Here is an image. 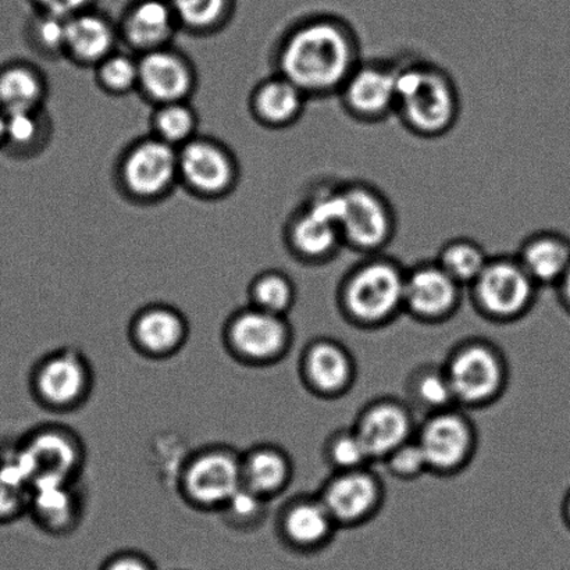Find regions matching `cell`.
Segmentation results:
<instances>
[{"instance_id": "obj_1", "label": "cell", "mask_w": 570, "mask_h": 570, "mask_svg": "<svg viewBox=\"0 0 570 570\" xmlns=\"http://www.w3.org/2000/svg\"><path fill=\"white\" fill-rule=\"evenodd\" d=\"M361 60L356 31L334 14L296 21L283 33L273 53L275 72L288 78L309 99L337 97Z\"/></svg>"}, {"instance_id": "obj_2", "label": "cell", "mask_w": 570, "mask_h": 570, "mask_svg": "<svg viewBox=\"0 0 570 570\" xmlns=\"http://www.w3.org/2000/svg\"><path fill=\"white\" fill-rule=\"evenodd\" d=\"M461 94L454 78L433 61H396L395 116L413 136L435 139L454 130Z\"/></svg>"}, {"instance_id": "obj_3", "label": "cell", "mask_w": 570, "mask_h": 570, "mask_svg": "<svg viewBox=\"0 0 570 570\" xmlns=\"http://www.w3.org/2000/svg\"><path fill=\"white\" fill-rule=\"evenodd\" d=\"M406 267L383 254L365 256L337 287L335 305L350 326L377 332L404 315Z\"/></svg>"}, {"instance_id": "obj_4", "label": "cell", "mask_w": 570, "mask_h": 570, "mask_svg": "<svg viewBox=\"0 0 570 570\" xmlns=\"http://www.w3.org/2000/svg\"><path fill=\"white\" fill-rule=\"evenodd\" d=\"M443 366L456 405L468 412L495 405L510 387V362L489 338L461 340L449 351Z\"/></svg>"}, {"instance_id": "obj_5", "label": "cell", "mask_w": 570, "mask_h": 570, "mask_svg": "<svg viewBox=\"0 0 570 570\" xmlns=\"http://www.w3.org/2000/svg\"><path fill=\"white\" fill-rule=\"evenodd\" d=\"M32 488L77 483L87 463L86 443L75 429L42 423L22 435L10 450Z\"/></svg>"}, {"instance_id": "obj_6", "label": "cell", "mask_w": 570, "mask_h": 570, "mask_svg": "<svg viewBox=\"0 0 570 570\" xmlns=\"http://www.w3.org/2000/svg\"><path fill=\"white\" fill-rule=\"evenodd\" d=\"M176 490L189 508L219 513L243 488L242 451L227 444H208L189 452L176 473Z\"/></svg>"}, {"instance_id": "obj_7", "label": "cell", "mask_w": 570, "mask_h": 570, "mask_svg": "<svg viewBox=\"0 0 570 570\" xmlns=\"http://www.w3.org/2000/svg\"><path fill=\"white\" fill-rule=\"evenodd\" d=\"M121 197L138 206H155L170 198L178 183V150L148 134L128 144L115 165Z\"/></svg>"}, {"instance_id": "obj_8", "label": "cell", "mask_w": 570, "mask_h": 570, "mask_svg": "<svg viewBox=\"0 0 570 570\" xmlns=\"http://www.w3.org/2000/svg\"><path fill=\"white\" fill-rule=\"evenodd\" d=\"M468 289L480 317L494 324H512L533 311L540 287L515 255H497L491 256Z\"/></svg>"}, {"instance_id": "obj_9", "label": "cell", "mask_w": 570, "mask_h": 570, "mask_svg": "<svg viewBox=\"0 0 570 570\" xmlns=\"http://www.w3.org/2000/svg\"><path fill=\"white\" fill-rule=\"evenodd\" d=\"M340 233L344 248L363 256L383 254L396 234L391 200L373 184L340 183Z\"/></svg>"}, {"instance_id": "obj_10", "label": "cell", "mask_w": 570, "mask_h": 570, "mask_svg": "<svg viewBox=\"0 0 570 570\" xmlns=\"http://www.w3.org/2000/svg\"><path fill=\"white\" fill-rule=\"evenodd\" d=\"M94 385L91 362L75 346H61L39 357L28 376L33 401L53 413L81 410L91 399Z\"/></svg>"}, {"instance_id": "obj_11", "label": "cell", "mask_w": 570, "mask_h": 570, "mask_svg": "<svg viewBox=\"0 0 570 570\" xmlns=\"http://www.w3.org/2000/svg\"><path fill=\"white\" fill-rule=\"evenodd\" d=\"M223 346L234 361L249 367H269L287 357L294 327L287 316L247 305L234 311L222 330Z\"/></svg>"}, {"instance_id": "obj_12", "label": "cell", "mask_w": 570, "mask_h": 570, "mask_svg": "<svg viewBox=\"0 0 570 570\" xmlns=\"http://www.w3.org/2000/svg\"><path fill=\"white\" fill-rule=\"evenodd\" d=\"M415 439L426 458L429 474L435 478L460 476L478 454L476 423L460 406L424 416Z\"/></svg>"}, {"instance_id": "obj_13", "label": "cell", "mask_w": 570, "mask_h": 570, "mask_svg": "<svg viewBox=\"0 0 570 570\" xmlns=\"http://www.w3.org/2000/svg\"><path fill=\"white\" fill-rule=\"evenodd\" d=\"M239 180L238 158L222 139L199 134L178 149V183L194 198L206 203L226 199Z\"/></svg>"}, {"instance_id": "obj_14", "label": "cell", "mask_w": 570, "mask_h": 570, "mask_svg": "<svg viewBox=\"0 0 570 570\" xmlns=\"http://www.w3.org/2000/svg\"><path fill=\"white\" fill-rule=\"evenodd\" d=\"M316 494L340 530L357 529L382 512L385 484L372 466H366L330 473Z\"/></svg>"}, {"instance_id": "obj_15", "label": "cell", "mask_w": 570, "mask_h": 570, "mask_svg": "<svg viewBox=\"0 0 570 570\" xmlns=\"http://www.w3.org/2000/svg\"><path fill=\"white\" fill-rule=\"evenodd\" d=\"M357 362L343 341L333 337L312 338L302 350L298 376L307 393L323 401H337L348 395L357 380Z\"/></svg>"}, {"instance_id": "obj_16", "label": "cell", "mask_w": 570, "mask_h": 570, "mask_svg": "<svg viewBox=\"0 0 570 570\" xmlns=\"http://www.w3.org/2000/svg\"><path fill=\"white\" fill-rule=\"evenodd\" d=\"M283 239L289 255L307 266L327 265L344 248L337 217L307 195L285 222Z\"/></svg>"}, {"instance_id": "obj_17", "label": "cell", "mask_w": 570, "mask_h": 570, "mask_svg": "<svg viewBox=\"0 0 570 570\" xmlns=\"http://www.w3.org/2000/svg\"><path fill=\"white\" fill-rule=\"evenodd\" d=\"M346 115L361 122L395 116L396 61L361 60L337 94Z\"/></svg>"}, {"instance_id": "obj_18", "label": "cell", "mask_w": 570, "mask_h": 570, "mask_svg": "<svg viewBox=\"0 0 570 570\" xmlns=\"http://www.w3.org/2000/svg\"><path fill=\"white\" fill-rule=\"evenodd\" d=\"M463 288L435 261L406 269L404 315L424 326H440L460 311Z\"/></svg>"}, {"instance_id": "obj_19", "label": "cell", "mask_w": 570, "mask_h": 570, "mask_svg": "<svg viewBox=\"0 0 570 570\" xmlns=\"http://www.w3.org/2000/svg\"><path fill=\"white\" fill-rule=\"evenodd\" d=\"M417 426L412 406L393 395L367 401L352 423L373 463H382L391 452L415 439Z\"/></svg>"}, {"instance_id": "obj_20", "label": "cell", "mask_w": 570, "mask_h": 570, "mask_svg": "<svg viewBox=\"0 0 570 570\" xmlns=\"http://www.w3.org/2000/svg\"><path fill=\"white\" fill-rule=\"evenodd\" d=\"M137 94L150 106L191 100L198 88V71L183 50L170 47L138 56Z\"/></svg>"}, {"instance_id": "obj_21", "label": "cell", "mask_w": 570, "mask_h": 570, "mask_svg": "<svg viewBox=\"0 0 570 570\" xmlns=\"http://www.w3.org/2000/svg\"><path fill=\"white\" fill-rule=\"evenodd\" d=\"M275 530L285 549L298 556H313L326 550L340 529L317 494H298L278 510Z\"/></svg>"}, {"instance_id": "obj_22", "label": "cell", "mask_w": 570, "mask_h": 570, "mask_svg": "<svg viewBox=\"0 0 570 570\" xmlns=\"http://www.w3.org/2000/svg\"><path fill=\"white\" fill-rule=\"evenodd\" d=\"M127 335L139 355L150 361H166L186 346L189 322L178 307L155 302L134 313Z\"/></svg>"}, {"instance_id": "obj_23", "label": "cell", "mask_w": 570, "mask_h": 570, "mask_svg": "<svg viewBox=\"0 0 570 570\" xmlns=\"http://www.w3.org/2000/svg\"><path fill=\"white\" fill-rule=\"evenodd\" d=\"M117 28L122 47L137 56L170 47L181 32L170 0H131Z\"/></svg>"}, {"instance_id": "obj_24", "label": "cell", "mask_w": 570, "mask_h": 570, "mask_svg": "<svg viewBox=\"0 0 570 570\" xmlns=\"http://www.w3.org/2000/svg\"><path fill=\"white\" fill-rule=\"evenodd\" d=\"M119 45L117 21L98 6L66 20L65 59L80 69H94Z\"/></svg>"}, {"instance_id": "obj_25", "label": "cell", "mask_w": 570, "mask_h": 570, "mask_svg": "<svg viewBox=\"0 0 570 570\" xmlns=\"http://www.w3.org/2000/svg\"><path fill=\"white\" fill-rule=\"evenodd\" d=\"M86 512L80 482L37 485L32 488L27 517L41 532L52 538H69L82 522Z\"/></svg>"}, {"instance_id": "obj_26", "label": "cell", "mask_w": 570, "mask_h": 570, "mask_svg": "<svg viewBox=\"0 0 570 570\" xmlns=\"http://www.w3.org/2000/svg\"><path fill=\"white\" fill-rule=\"evenodd\" d=\"M307 100L309 98L294 82L275 72L253 88L248 109L256 125L267 130H285L304 116Z\"/></svg>"}, {"instance_id": "obj_27", "label": "cell", "mask_w": 570, "mask_h": 570, "mask_svg": "<svg viewBox=\"0 0 570 570\" xmlns=\"http://www.w3.org/2000/svg\"><path fill=\"white\" fill-rule=\"evenodd\" d=\"M295 465L282 445L259 443L242 451V478L245 489L266 501L276 500L293 483Z\"/></svg>"}, {"instance_id": "obj_28", "label": "cell", "mask_w": 570, "mask_h": 570, "mask_svg": "<svg viewBox=\"0 0 570 570\" xmlns=\"http://www.w3.org/2000/svg\"><path fill=\"white\" fill-rule=\"evenodd\" d=\"M515 256L540 288H554L570 265V242L556 232L533 233L523 239Z\"/></svg>"}, {"instance_id": "obj_29", "label": "cell", "mask_w": 570, "mask_h": 570, "mask_svg": "<svg viewBox=\"0 0 570 570\" xmlns=\"http://www.w3.org/2000/svg\"><path fill=\"white\" fill-rule=\"evenodd\" d=\"M49 81L38 66L17 61L0 71V110L4 115L47 108Z\"/></svg>"}, {"instance_id": "obj_30", "label": "cell", "mask_w": 570, "mask_h": 570, "mask_svg": "<svg viewBox=\"0 0 570 570\" xmlns=\"http://www.w3.org/2000/svg\"><path fill=\"white\" fill-rule=\"evenodd\" d=\"M406 402L424 416L458 406L443 363H422L413 367L405 383Z\"/></svg>"}, {"instance_id": "obj_31", "label": "cell", "mask_w": 570, "mask_h": 570, "mask_svg": "<svg viewBox=\"0 0 570 570\" xmlns=\"http://www.w3.org/2000/svg\"><path fill=\"white\" fill-rule=\"evenodd\" d=\"M53 121L47 108L6 115L3 145L21 158H36L53 138Z\"/></svg>"}, {"instance_id": "obj_32", "label": "cell", "mask_w": 570, "mask_h": 570, "mask_svg": "<svg viewBox=\"0 0 570 570\" xmlns=\"http://www.w3.org/2000/svg\"><path fill=\"white\" fill-rule=\"evenodd\" d=\"M180 31L212 37L226 30L236 14L237 0H170Z\"/></svg>"}, {"instance_id": "obj_33", "label": "cell", "mask_w": 570, "mask_h": 570, "mask_svg": "<svg viewBox=\"0 0 570 570\" xmlns=\"http://www.w3.org/2000/svg\"><path fill=\"white\" fill-rule=\"evenodd\" d=\"M149 134L177 150L199 136V115L191 100L154 106Z\"/></svg>"}, {"instance_id": "obj_34", "label": "cell", "mask_w": 570, "mask_h": 570, "mask_svg": "<svg viewBox=\"0 0 570 570\" xmlns=\"http://www.w3.org/2000/svg\"><path fill=\"white\" fill-rule=\"evenodd\" d=\"M247 295L248 305L256 309L288 317L298 298V289L287 273L266 269L250 281Z\"/></svg>"}, {"instance_id": "obj_35", "label": "cell", "mask_w": 570, "mask_h": 570, "mask_svg": "<svg viewBox=\"0 0 570 570\" xmlns=\"http://www.w3.org/2000/svg\"><path fill=\"white\" fill-rule=\"evenodd\" d=\"M490 258L488 250L476 239L456 237L443 244L434 261L456 283L468 288L483 272Z\"/></svg>"}, {"instance_id": "obj_36", "label": "cell", "mask_w": 570, "mask_h": 570, "mask_svg": "<svg viewBox=\"0 0 570 570\" xmlns=\"http://www.w3.org/2000/svg\"><path fill=\"white\" fill-rule=\"evenodd\" d=\"M32 485L13 455L0 456V527L27 517Z\"/></svg>"}, {"instance_id": "obj_37", "label": "cell", "mask_w": 570, "mask_h": 570, "mask_svg": "<svg viewBox=\"0 0 570 570\" xmlns=\"http://www.w3.org/2000/svg\"><path fill=\"white\" fill-rule=\"evenodd\" d=\"M95 83L109 97H127L138 89V56L128 50L117 49L116 52L94 67Z\"/></svg>"}, {"instance_id": "obj_38", "label": "cell", "mask_w": 570, "mask_h": 570, "mask_svg": "<svg viewBox=\"0 0 570 570\" xmlns=\"http://www.w3.org/2000/svg\"><path fill=\"white\" fill-rule=\"evenodd\" d=\"M322 456L332 472L355 471L373 465L365 444L352 426L333 430L324 440Z\"/></svg>"}, {"instance_id": "obj_39", "label": "cell", "mask_w": 570, "mask_h": 570, "mask_svg": "<svg viewBox=\"0 0 570 570\" xmlns=\"http://www.w3.org/2000/svg\"><path fill=\"white\" fill-rule=\"evenodd\" d=\"M271 512V502L244 485L219 511L222 522L234 532L249 533L264 527Z\"/></svg>"}, {"instance_id": "obj_40", "label": "cell", "mask_w": 570, "mask_h": 570, "mask_svg": "<svg viewBox=\"0 0 570 570\" xmlns=\"http://www.w3.org/2000/svg\"><path fill=\"white\" fill-rule=\"evenodd\" d=\"M26 37L39 58L50 61L65 59L66 19L33 11L27 22Z\"/></svg>"}, {"instance_id": "obj_41", "label": "cell", "mask_w": 570, "mask_h": 570, "mask_svg": "<svg viewBox=\"0 0 570 570\" xmlns=\"http://www.w3.org/2000/svg\"><path fill=\"white\" fill-rule=\"evenodd\" d=\"M382 463L387 469L390 476L400 482H415L424 474H429L426 458H424L416 439L399 446Z\"/></svg>"}, {"instance_id": "obj_42", "label": "cell", "mask_w": 570, "mask_h": 570, "mask_svg": "<svg viewBox=\"0 0 570 570\" xmlns=\"http://www.w3.org/2000/svg\"><path fill=\"white\" fill-rule=\"evenodd\" d=\"M30 2L33 11L58 16L66 20L98 6V0H30Z\"/></svg>"}, {"instance_id": "obj_43", "label": "cell", "mask_w": 570, "mask_h": 570, "mask_svg": "<svg viewBox=\"0 0 570 570\" xmlns=\"http://www.w3.org/2000/svg\"><path fill=\"white\" fill-rule=\"evenodd\" d=\"M98 570H158V567L144 552L125 550L106 558Z\"/></svg>"}, {"instance_id": "obj_44", "label": "cell", "mask_w": 570, "mask_h": 570, "mask_svg": "<svg viewBox=\"0 0 570 570\" xmlns=\"http://www.w3.org/2000/svg\"><path fill=\"white\" fill-rule=\"evenodd\" d=\"M554 288L557 291L558 302H560L563 311L570 315V265Z\"/></svg>"}, {"instance_id": "obj_45", "label": "cell", "mask_w": 570, "mask_h": 570, "mask_svg": "<svg viewBox=\"0 0 570 570\" xmlns=\"http://www.w3.org/2000/svg\"><path fill=\"white\" fill-rule=\"evenodd\" d=\"M561 517L563 523H566V527L570 532V489L567 491V494L562 500Z\"/></svg>"}, {"instance_id": "obj_46", "label": "cell", "mask_w": 570, "mask_h": 570, "mask_svg": "<svg viewBox=\"0 0 570 570\" xmlns=\"http://www.w3.org/2000/svg\"><path fill=\"white\" fill-rule=\"evenodd\" d=\"M4 120H6V115L3 114L2 110H0V145H3V139H4Z\"/></svg>"}]
</instances>
